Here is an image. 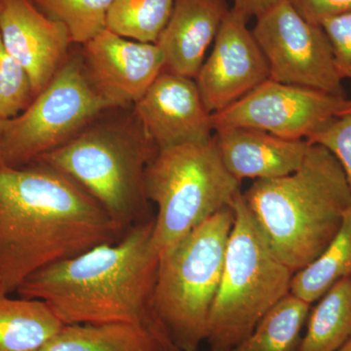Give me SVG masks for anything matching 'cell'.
I'll return each mask as SVG.
<instances>
[{
    "instance_id": "cell-21",
    "label": "cell",
    "mask_w": 351,
    "mask_h": 351,
    "mask_svg": "<svg viewBox=\"0 0 351 351\" xmlns=\"http://www.w3.org/2000/svg\"><path fill=\"white\" fill-rule=\"evenodd\" d=\"M311 304L288 294L265 314L253 332L228 351H300Z\"/></svg>"
},
{
    "instance_id": "cell-23",
    "label": "cell",
    "mask_w": 351,
    "mask_h": 351,
    "mask_svg": "<svg viewBox=\"0 0 351 351\" xmlns=\"http://www.w3.org/2000/svg\"><path fill=\"white\" fill-rule=\"evenodd\" d=\"M113 0H31L51 19L68 29L71 43L84 45L107 29V16Z\"/></svg>"
},
{
    "instance_id": "cell-7",
    "label": "cell",
    "mask_w": 351,
    "mask_h": 351,
    "mask_svg": "<svg viewBox=\"0 0 351 351\" xmlns=\"http://www.w3.org/2000/svg\"><path fill=\"white\" fill-rule=\"evenodd\" d=\"M145 189L147 199L157 206L152 240L159 255L219 210L232 206L241 193L214 138L157 151L145 170Z\"/></svg>"
},
{
    "instance_id": "cell-22",
    "label": "cell",
    "mask_w": 351,
    "mask_h": 351,
    "mask_svg": "<svg viewBox=\"0 0 351 351\" xmlns=\"http://www.w3.org/2000/svg\"><path fill=\"white\" fill-rule=\"evenodd\" d=\"M175 0H113L107 29L122 38L156 43L172 13Z\"/></svg>"
},
{
    "instance_id": "cell-14",
    "label": "cell",
    "mask_w": 351,
    "mask_h": 351,
    "mask_svg": "<svg viewBox=\"0 0 351 351\" xmlns=\"http://www.w3.org/2000/svg\"><path fill=\"white\" fill-rule=\"evenodd\" d=\"M0 38L27 71L34 97L49 84L69 57L68 29L31 0H0Z\"/></svg>"
},
{
    "instance_id": "cell-15",
    "label": "cell",
    "mask_w": 351,
    "mask_h": 351,
    "mask_svg": "<svg viewBox=\"0 0 351 351\" xmlns=\"http://www.w3.org/2000/svg\"><path fill=\"white\" fill-rule=\"evenodd\" d=\"M213 138L226 170L240 182L244 179H274L295 172L309 145L306 140H289L242 127L215 131Z\"/></svg>"
},
{
    "instance_id": "cell-18",
    "label": "cell",
    "mask_w": 351,
    "mask_h": 351,
    "mask_svg": "<svg viewBox=\"0 0 351 351\" xmlns=\"http://www.w3.org/2000/svg\"><path fill=\"white\" fill-rule=\"evenodd\" d=\"M63 326L43 302L0 292V351H40Z\"/></svg>"
},
{
    "instance_id": "cell-4",
    "label": "cell",
    "mask_w": 351,
    "mask_h": 351,
    "mask_svg": "<svg viewBox=\"0 0 351 351\" xmlns=\"http://www.w3.org/2000/svg\"><path fill=\"white\" fill-rule=\"evenodd\" d=\"M97 119L36 161L73 180L128 230L154 219L149 216L145 178L157 149L134 112L125 120Z\"/></svg>"
},
{
    "instance_id": "cell-26",
    "label": "cell",
    "mask_w": 351,
    "mask_h": 351,
    "mask_svg": "<svg viewBox=\"0 0 351 351\" xmlns=\"http://www.w3.org/2000/svg\"><path fill=\"white\" fill-rule=\"evenodd\" d=\"M320 25L331 44L339 77L351 82V12L329 18Z\"/></svg>"
},
{
    "instance_id": "cell-24",
    "label": "cell",
    "mask_w": 351,
    "mask_h": 351,
    "mask_svg": "<svg viewBox=\"0 0 351 351\" xmlns=\"http://www.w3.org/2000/svg\"><path fill=\"white\" fill-rule=\"evenodd\" d=\"M34 99L27 71L7 52L0 38V119L18 117Z\"/></svg>"
},
{
    "instance_id": "cell-29",
    "label": "cell",
    "mask_w": 351,
    "mask_h": 351,
    "mask_svg": "<svg viewBox=\"0 0 351 351\" xmlns=\"http://www.w3.org/2000/svg\"><path fill=\"white\" fill-rule=\"evenodd\" d=\"M6 120L0 119V147H1L2 136H3L4 127H5ZM1 165V162H0Z\"/></svg>"
},
{
    "instance_id": "cell-17",
    "label": "cell",
    "mask_w": 351,
    "mask_h": 351,
    "mask_svg": "<svg viewBox=\"0 0 351 351\" xmlns=\"http://www.w3.org/2000/svg\"><path fill=\"white\" fill-rule=\"evenodd\" d=\"M40 351H178L165 337L128 323L64 325Z\"/></svg>"
},
{
    "instance_id": "cell-3",
    "label": "cell",
    "mask_w": 351,
    "mask_h": 351,
    "mask_svg": "<svg viewBox=\"0 0 351 351\" xmlns=\"http://www.w3.org/2000/svg\"><path fill=\"white\" fill-rule=\"evenodd\" d=\"M245 204L279 260L299 271L326 249L351 208V189L338 159L309 143L299 169L256 180Z\"/></svg>"
},
{
    "instance_id": "cell-8",
    "label": "cell",
    "mask_w": 351,
    "mask_h": 351,
    "mask_svg": "<svg viewBox=\"0 0 351 351\" xmlns=\"http://www.w3.org/2000/svg\"><path fill=\"white\" fill-rule=\"evenodd\" d=\"M112 108L90 80L82 55L69 56L29 107L7 120L0 162L13 168L34 162L66 144Z\"/></svg>"
},
{
    "instance_id": "cell-28",
    "label": "cell",
    "mask_w": 351,
    "mask_h": 351,
    "mask_svg": "<svg viewBox=\"0 0 351 351\" xmlns=\"http://www.w3.org/2000/svg\"><path fill=\"white\" fill-rule=\"evenodd\" d=\"M280 0H233V9L244 15L247 19L257 18Z\"/></svg>"
},
{
    "instance_id": "cell-2",
    "label": "cell",
    "mask_w": 351,
    "mask_h": 351,
    "mask_svg": "<svg viewBox=\"0 0 351 351\" xmlns=\"http://www.w3.org/2000/svg\"><path fill=\"white\" fill-rule=\"evenodd\" d=\"M152 230L154 219L132 226L119 241L34 272L16 293L47 304L64 325H142L170 341L154 311L159 253Z\"/></svg>"
},
{
    "instance_id": "cell-27",
    "label": "cell",
    "mask_w": 351,
    "mask_h": 351,
    "mask_svg": "<svg viewBox=\"0 0 351 351\" xmlns=\"http://www.w3.org/2000/svg\"><path fill=\"white\" fill-rule=\"evenodd\" d=\"M307 22L321 25L325 20L351 12V0H287Z\"/></svg>"
},
{
    "instance_id": "cell-1",
    "label": "cell",
    "mask_w": 351,
    "mask_h": 351,
    "mask_svg": "<svg viewBox=\"0 0 351 351\" xmlns=\"http://www.w3.org/2000/svg\"><path fill=\"white\" fill-rule=\"evenodd\" d=\"M127 230L64 173L0 165V292L52 263L119 241Z\"/></svg>"
},
{
    "instance_id": "cell-12",
    "label": "cell",
    "mask_w": 351,
    "mask_h": 351,
    "mask_svg": "<svg viewBox=\"0 0 351 351\" xmlns=\"http://www.w3.org/2000/svg\"><path fill=\"white\" fill-rule=\"evenodd\" d=\"M134 114L157 151L213 138L211 113L195 80L165 69L134 105Z\"/></svg>"
},
{
    "instance_id": "cell-9",
    "label": "cell",
    "mask_w": 351,
    "mask_h": 351,
    "mask_svg": "<svg viewBox=\"0 0 351 351\" xmlns=\"http://www.w3.org/2000/svg\"><path fill=\"white\" fill-rule=\"evenodd\" d=\"M252 29L269 68V78L346 97L329 38L319 25L302 17L280 0L256 18Z\"/></svg>"
},
{
    "instance_id": "cell-13",
    "label": "cell",
    "mask_w": 351,
    "mask_h": 351,
    "mask_svg": "<svg viewBox=\"0 0 351 351\" xmlns=\"http://www.w3.org/2000/svg\"><path fill=\"white\" fill-rule=\"evenodd\" d=\"M82 46L90 80L115 108L135 105L165 69L156 43L122 38L108 29Z\"/></svg>"
},
{
    "instance_id": "cell-11",
    "label": "cell",
    "mask_w": 351,
    "mask_h": 351,
    "mask_svg": "<svg viewBox=\"0 0 351 351\" xmlns=\"http://www.w3.org/2000/svg\"><path fill=\"white\" fill-rule=\"evenodd\" d=\"M248 19L230 8L195 82L208 112L215 113L269 80L262 49L247 27Z\"/></svg>"
},
{
    "instance_id": "cell-10",
    "label": "cell",
    "mask_w": 351,
    "mask_h": 351,
    "mask_svg": "<svg viewBox=\"0 0 351 351\" xmlns=\"http://www.w3.org/2000/svg\"><path fill=\"white\" fill-rule=\"evenodd\" d=\"M351 106L346 97L267 80L221 112L212 113L214 132L252 128L289 140H307Z\"/></svg>"
},
{
    "instance_id": "cell-25",
    "label": "cell",
    "mask_w": 351,
    "mask_h": 351,
    "mask_svg": "<svg viewBox=\"0 0 351 351\" xmlns=\"http://www.w3.org/2000/svg\"><path fill=\"white\" fill-rule=\"evenodd\" d=\"M326 147L338 159L351 189V106L307 138Z\"/></svg>"
},
{
    "instance_id": "cell-6",
    "label": "cell",
    "mask_w": 351,
    "mask_h": 351,
    "mask_svg": "<svg viewBox=\"0 0 351 351\" xmlns=\"http://www.w3.org/2000/svg\"><path fill=\"white\" fill-rule=\"evenodd\" d=\"M218 293L208 322L211 351H228L253 332L272 307L290 294L292 271L270 249L239 193Z\"/></svg>"
},
{
    "instance_id": "cell-16",
    "label": "cell",
    "mask_w": 351,
    "mask_h": 351,
    "mask_svg": "<svg viewBox=\"0 0 351 351\" xmlns=\"http://www.w3.org/2000/svg\"><path fill=\"white\" fill-rule=\"evenodd\" d=\"M226 0H175L158 40L165 69L195 80L209 46L230 12Z\"/></svg>"
},
{
    "instance_id": "cell-20",
    "label": "cell",
    "mask_w": 351,
    "mask_h": 351,
    "mask_svg": "<svg viewBox=\"0 0 351 351\" xmlns=\"http://www.w3.org/2000/svg\"><path fill=\"white\" fill-rule=\"evenodd\" d=\"M318 301L307 317L300 351H336L351 338V276Z\"/></svg>"
},
{
    "instance_id": "cell-19",
    "label": "cell",
    "mask_w": 351,
    "mask_h": 351,
    "mask_svg": "<svg viewBox=\"0 0 351 351\" xmlns=\"http://www.w3.org/2000/svg\"><path fill=\"white\" fill-rule=\"evenodd\" d=\"M351 276V208L336 237L306 267L295 272L290 293L313 304L341 279Z\"/></svg>"
},
{
    "instance_id": "cell-5",
    "label": "cell",
    "mask_w": 351,
    "mask_h": 351,
    "mask_svg": "<svg viewBox=\"0 0 351 351\" xmlns=\"http://www.w3.org/2000/svg\"><path fill=\"white\" fill-rule=\"evenodd\" d=\"M233 221L232 207L223 208L159 255L154 311L178 351L206 341Z\"/></svg>"
},
{
    "instance_id": "cell-30",
    "label": "cell",
    "mask_w": 351,
    "mask_h": 351,
    "mask_svg": "<svg viewBox=\"0 0 351 351\" xmlns=\"http://www.w3.org/2000/svg\"><path fill=\"white\" fill-rule=\"evenodd\" d=\"M336 351H351V338L346 341L345 345L341 346V348Z\"/></svg>"
}]
</instances>
